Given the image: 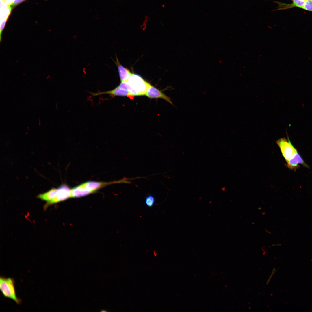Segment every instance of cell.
<instances>
[{
  "label": "cell",
  "instance_id": "cell-1",
  "mask_svg": "<svg viewBox=\"0 0 312 312\" xmlns=\"http://www.w3.org/2000/svg\"><path fill=\"white\" fill-rule=\"evenodd\" d=\"M127 81L131 88L130 93L134 96L145 95L151 85L140 76L135 74L132 73Z\"/></svg>",
  "mask_w": 312,
  "mask_h": 312
},
{
  "label": "cell",
  "instance_id": "cell-2",
  "mask_svg": "<svg viewBox=\"0 0 312 312\" xmlns=\"http://www.w3.org/2000/svg\"><path fill=\"white\" fill-rule=\"evenodd\" d=\"M14 280L12 278L0 277V289L4 297L10 298L18 304L22 302L21 300L16 295Z\"/></svg>",
  "mask_w": 312,
  "mask_h": 312
},
{
  "label": "cell",
  "instance_id": "cell-3",
  "mask_svg": "<svg viewBox=\"0 0 312 312\" xmlns=\"http://www.w3.org/2000/svg\"><path fill=\"white\" fill-rule=\"evenodd\" d=\"M276 143L280 149L282 155L286 162H287L292 155L297 151L291 142L289 137L278 140Z\"/></svg>",
  "mask_w": 312,
  "mask_h": 312
},
{
  "label": "cell",
  "instance_id": "cell-4",
  "mask_svg": "<svg viewBox=\"0 0 312 312\" xmlns=\"http://www.w3.org/2000/svg\"><path fill=\"white\" fill-rule=\"evenodd\" d=\"M71 197V189L67 185L62 184L57 188L54 197L47 204L48 205L56 203Z\"/></svg>",
  "mask_w": 312,
  "mask_h": 312
},
{
  "label": "cell",
  "instance_id": "cell-5",
  "mask_svg": "<svg viewBox=\"0 0 312 312\" xmlns=\"http://www.w3.org/2000/svg\"><path fill=\"white\" fill-rule=\"evenodd\" d=\"M287 163L288 167L295 171L300 167V164H302L307 168L309 167L298 151L292 155Z\"/></svg>",
  "mask_w": 312,
  "mask_h": 312
},
{
  "label": "cell",
  "instance_id": "cell-6",
  "mask_svg": "<svg viewBox=\"0 0 312 312\" xmlns=\"http://www.w3.org/2000/svg\"><path fill=\"white\" fill-rule=\"evenodd\" d=\"M145 95L151 99L162 98L164 99L174 106L170 97L167 96L161 91L151 85L148 88Z\"/></svg>",
  "mask_w": 312,
  "mask_h": 312
},
{
  "label": "cell",
  "instance_id": "cell-7",
  "mask_svg": "<svg viewBox=\"0 0 312 312\" xmlns=\"http://www.w3.org/2000/svg\"><path fill=\"white\" fill-rule=\"evenodd\" d=\"M118 183V182H102L95 181H89L80 185L82 187L89 190L93 192H95L103 187L112 184Z\"/></svg>",
  "mask_w": 312,
  "mask_h": 312
},
{
  "label": "cell",
  "instance_id": "cell-8",
  "mask_svg": "<svg viewBox=\"0 0 312 312\" xmlns=\"http://www.w3.org/2000/svg\"><path fill=\"white\" fill-rule=\"evenodd\" d=\"M90 93L93 96L104 94H108L110 95L113 97L116 96H127L129 94H132L128 91L122 89L118 86L111 90L101 92H97L95 93L92 92Z\"/></svg>",
  "mask_w": 312,
  "mask_h": 312
},
{
  "label": "cell",
  "instance_id": "cell-9",
  "mask_svg": "<svg viewBox=\"0 0 312 312\" xmlns=\"http://www.w3.org/2000/svg\"><path fill=\"white\" fill-rule=\"evenodd\" d=\"M116 61H114L117 67L121 82L127 81L129 77L132 73L129 70L120 64L116 56Z\"/></svg>",
  "mask_w": 312,
  "mask_h": 312
},
{
  "label": "cell",
  "instance_id": "cell-10",
  "mask_svg": "<svg viewBox=\"0 0 312 312\" xmlns=\"http://www.w3.org/2000/svg\"><path fill=\"white\" fill-rule=\"evenodd\" d=\"M93 192L80 185L71 189V197L79 198L85 196Z\"/></svg>",
  "mask_w": 312,
  "mask_h": 312
},
{
  "label": "cell",
  "instance_id": "cell-11",
  "mask_svg": "<svg viewBox=\"0 0 312 312\" xmlns=\"http://www.w3.org/2000/svg\"><path fill=\"white\" fill-rule=\"evenodd\" d=\"M57 188H52L48 191L43 194H39L38 198L47 202V203L50 201L54 197Z\"/></svg>",
  "mask_w": 312,
  "mask_h": 312
},
{
  "label": "cell",
  "instance_id": "cell-12",
  "mask_svg": "<svg viewBox=\"0 0 312 312\" xmlns=\"http://www.w3.org/2000/svg\"><path fill=\"white\" fill-rule=\"evenodd\" d=\"M146 205L148 207H153L155 202V198L153 195H149L147 196L144 200Z\"/></svg>",
  "mask_w": 312,
  "mask_h": 312
},
{
  "label": "cell",
  "instance_id": "cell-13",
  "mask_svg": "<svg viewBox=\"0 0 312 312\" xmlns=\"http://www.w3.org/2000/svg\"><path fill=\"white\" fill-rule=\"evenodd\" d=\"M305 0H293V3L291 5H289V6L286 7L288 8H291L293 7H299L303 8Z\"/></svg>",
  "mask_w": 312,
  "mask_h": 312
},
{
  "label": "cell",
  "instance_id": "cell-14",
  "mask_svg": "<svg viewBox=\"0 0 312 312\" xmlns=\"http://www.w3.org/2000/svg\"><path fill=\"white\" fill-rule=\"evenodd\" d=\"M303 9L312 11V0H305Z\"/></svg>",
  "mask_w": 312,
  "mask_h": 312
},
{
  "label": "cell",
  "instance_id": "cell-15",
  "mask_svg": "<svg viewBox=\"0 0 312 312\" xmlns=\"http://www.w3.org/2000/svg\"><path fill=\"white\" fill-rule=\"evenodd\" d=\"M26 0H14L13 3L10 5L12 9L20 4Z\"/></svg>",
  "mask_w": 312,
  "mask_h": 312
},
{
  "label": "cell",
  "instance_id": "cell-16",
  "mask_svg": "<svg viewBox=\"0 0 312 312\" xmlns=\"http://www.w3.org/2000/svg\"><path fill=\"white\" fill-rule=\"evenodd\" d=\"M14 1V0H6L5 2L7 5L10 6Z\"/></svg>",
  "mask_w": 312,
  "mask_h": 312
},
{
  "label": "cell",
  "instance_id": "cell-17",
  "mask_svg": "<svg viewBox=\"0 0 312 312\" xmlns=\"http://www.w3.org/2000/svg\"><path fill=\"white\" fill-rule=\"evenodd\" d=\"M275 269H274V270H273V271H272V273L271 274V275H270V278H269V279H268V281H267V284H268V283H269V281H270V279H271V278H272V275H273V274H274V273L275 272Z\"/></svg>",
  "mask_w": 312,
  "mask_h": 312
},
{
  "label": "cell",
  "instance_id": "cell-18",
  "mask_svg": "<svg viewBox=\"0 0 312 312\" xmlns=\"http://www.w3.org/2000/svg\"><path fill=\"white\" fill-rule=\"evenodd\" d=\"M3 0V1L5 2V1H6V0Z\"/></svg>",
  "mask_w": 312,
  "mask_h": 312
}]
</instances>
